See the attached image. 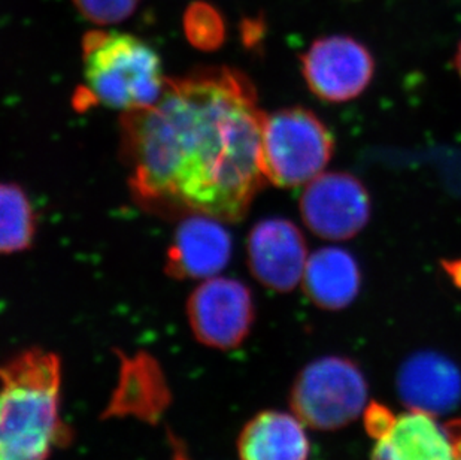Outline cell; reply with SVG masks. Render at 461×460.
<instances>
[{
  "mask_svg": "<svg viewBox=\"0 0 461 460\" xmlns=\"http://www.w3.org/2000/svg\"><path fill=\"white\" fill-rule=\"evenodd\" d=\"M265 117L240 70L202 68L167 78L156 104L122 114V156L136 202L167 217L240 222L267 181Z\"/></svg>",
  "mask_w": 461,
  "mask_h": 460,
  "instance_id": "obj_1",
  "label": "cell"
},
{
  "mask_svg": "<svg viewBox=\"0 0 461 460\" xmlns=\"http://www.w3.org/2000/svg\"><path fill=\"white\" fill-rule=\"evenodd\" d=\"M61 362L29 348L0 365V460H47L70 443L61 417Z\"/></svg>",
  "mask_w": 461,
  "mask_h": 460,
  "instance_id": "obj_2",
  "label": "cell"
},
{
  "mask_svg": "<svg viewBox=\"0 0 461 460\" xmlns=\"http://www.w3.org/2000/svg\"><path fill=\"white\" fill-rule=\"evenodd\" d=\"M83 70V106L102 105L124 114L156 104L167 84L156 50L122 32L86 33Z\"/></svg>",
  "mask_w": 461,
  "mask_h": 460,
  "instance_id": "obj_3",
  "label": "cell"
},
{
  "mask_svg": "<svg viewBox=\"0 0 461 460\" xmlns=\"http://www.w3.org/2000/svg\"><path fill=\"white\" fill-rule=\"evenodd\" d=\"M335 141L329 127L303 106L266 114L261 133V165L269 183L278 187L308 184L326 170Z\"/></svg>",
  "mask_w": 461,
  "mask_h": 460,
  "instance_id": "obj_4",
  "label": "cell"
},
{
  "mask_svg": "<svg viewBox=\"0 0 461 460\" xmlns=\"http://www.w3.org/2000/svg\"><path fill=\"white\" fill-rule=\"evenodd\" d=\"M367 384L360 369L342 357L309 363L293 387L292 405L306 425L335 430L356 420L367 405Z\"/></svg>",
  "mask_w": 461,
  "mask_h": 460,
  "instance_id": "obj_5",
  "label": "cell"
},
{
  "mask_svg": "<svg viewBox=\"0 0 461 460\" xmlns=\"http://www.w3.org/2000/svg\"><path fill=\"white\" fill-rule=\"evenodd\" d=\"M302 75L318 99L344 104L357 99L375 75L369 48L348 35L322 36L301 57Z\"/></svg>",
  "mask_w": 461,
  "mask_h": 460,
  "instance_id": "obj_6",
  "label": "cell"
},
{
  "mask_svg": "<svg viewBox=\"0 0 461 460\" xmlns=\"http://www.w3.org/2000/svg\"><path fill=\"white\" fill-rule=\"evenodd\" d=\"M254 316L251 291L233 278H208L188 298L190 329L209 348L240 347L253 327Z\"/></svg>",
  "mask_w": 461,
  "mask_h": 460,
  "instance_id": "obj_7",
  "label": "cell"
},
{
  "mask_svg": "<svg viewBox=\"0 0 461 460\" xmlns=\"http://www.w3.org/2000/svg\"><path fill=\"white\" fill-rule=\"evenodd\" d=\"M301 214L313 235L327 241H345L369 223V191L357 177L347 172L320 174L306 184Z\"/></svg>",
  "mask_w": 461,
  "mask_h": 460,
  "instance_id": "obj_8",
  "label": "cell"
},
{
  "mask_svg": "<svg viewBox=\"0 0 461 460\" xmlns=\"http://www.w3.org/2000/svg\"><path fill=\"white\" fill-rule=\"evenodd\" d=\"M376 437L372 460H456L453 437L430 414L413 411L393 417L383 409L367 413Z\"/></svg>",
  "mask_w": 461,
  "mask_h": 460,
  "instance_id": "obj_9",
  "label": "cell"
},
{
  "mask_svg": "<svg viewBox=\"0 0 461 460\" xmlns=\"http://www.w3.org/2000/svg\"><path fill=\"white\" fill-rule=\"evenodd\" d=\"M305 238L285 218H266L249 236V266L257 281L275 291H292L308 262Z\"/></svg>",
  "mask_w": 461,
  "mask_h": 460,
  "instance_id": "obj_10",
  "label": "cell"
},
{
  "mask_svg": "<svg viewBox=\"0 0 461 460\" xmlns=\"http://www.w3.org/2000/svg\"><path fill=\"white\" fill-rule=\"evenodd\" d=\"M231 257V236L222 222L187 216L175 232L166 257V272L176 280L217 277Z\"/></svg>",
  "mask_w": 461,
  "mask_h": 460,
  "instance_id": "obj_11",
  "label": "cell"
},
{
  "mask_svg": "<svg viewBox=\"0 0 461 460\" xmlns=\"http://www.w3.org/2000/svg\"><path fill=\"white\" fill-rule=\"evenodd\" d=\"M397 389L402 400L413 411L439 416L460 402L461 373L447 357L418 353L399 371Z\"/></svg>",
  "mask_w": 461,
  "mask_h": 460,
  "instance_id": "obj_12",
  "label": "cell"
},
{
  "mask_svg": "<svg viewBox=\"0 0 461 460\" xmlns=\"http://www.w3.org/2000/svg\"><path fill=\"white\" fill-rule=\"evenodd\" d=\"M170 393L165 375L153 357L140 353L122 357L117 391L106 416H133L156 421L169 404Z\"/></svg>",
  "mask_w": 461,
  "mask_h": 460,
  "instance_id": "obj_13",
  "label": "cell"
},
{
  "mask_svg": "<svg viewBox=\"0 0 461 460\" xmlns=\"http://www.w3.org/2000/svg\"><path fill=\"white\" fill-rule=\"evenodd\" d=\"M302 282L309 299L320 308L344 309L360 291V266L344 248H320L308 257Z\"/></svg>",
  "mask_w": 461,
  "mask_h": 460,
  "instance_id": "obj_14",
  "label": "cell"
},
{
  "mask_svg": "<svg viewBox=\"0 0 461 460\" xmlns=\"http://www.w3.org/2000/svg\"><path fill=\"white\" fill-rule=\"evenodd\" d=\"M240 460H308L303 421L281 411H263L245 425L238 439Z\"/></svg>",
  "mask_w": 461,
  "mask_h": 460,
  "instance_id": "obj_15",
  "label": "cell"
},
{
  "mask_svg": "<svg viewBox=\"0 0 461 460\" xmlns=\"http://www.w3.org/2000/svg\"><path fill=\"white\" fill-rule=\"evenodd\" d=\"M35 234V211L26 191L17 184L0 183V254L31 248Z\"/></svg>",
  "mask_w": 461,
  "mask_h": 460,
  "instance_id": "obj_16",
  "label": "cell"
},
{
  "mask_svg": "<svg viewBox=\"0 0 461 460\" xmlns=\"http://www.w3.org/2000/svg\"><path fill=\"white\" fill-rule=\"evenodd\" d=\"M184 31L194 47L213 50L220 47L226 38V23L212 5L194 2L184 15Z\"/></svg>",
  "mask_w": 461,
  "mask_h": 460,
  "instance_id": "obj_17",
  "label": "cell"
},
{
  "mask_svg": "<svg viewBox=\"0 0 461 460\" xmlns=\"http://www.w3.org/2000/svg\"><path fill=\"white\" fill-rule=\"evenodd\" d=\"M75 8L88 22L109 26L124 22L135 14L140 0H72Z\"/></svg>",
  "mask_w": 461,
  "mask_h": 460,
  "instance_id": "obj_18",
  "label": "cell"
},
{
  "mask_svg": "<svg viewBox=\"0 0 461 460\" xmlns=\"http://www.w3.org/2000/svg\"><path fill=\"white\" fill-rule=\"evenodd\" d=\"M451 437H453L454 448H456V460H461V421L448 426Z\"/></svg>",
  "mask_w": 461,
  "mask_h": 460,
  "instance_id": "obj_19",
  "label": "cell"
},
{
  "mask_svg": "<svg viewBox=\"0 0 461 460\" xmlns=\"http://www.w3.org/2000/svg\"><path fill=\"white\" fill-rule=\"evenodd\" d=\"M444 268L448 272L449 277L453 278V281L461 287V261L447 263V265H444Z\"/></svg>",
  "mask_w": 461,
  "mask_h": 460,
  "instance_id": "obj_20",
  "label": "cell"
},
{
  "mask_svg": "<svg viewBox=\"0 0 461 460\" xmlns=\"http://www.w3.org/2000/svg\"><path fill=\"white\" fill-rule=\"evenodd\" d=\"M454 66H456V70H457L461 78V41L458 42L457 52H456V57H454Z\"/></svg>",
  "mask_w": 461,
  "mask_h": 460,
  "instance_id": "obj_21",
  "label": "cell"
},
{
  "mask_svg": "<svg viewBox=\"0 0 461 460\" xmlns=\"http://www.w3.org/2000/svg\"><path fill=\"white\" fill-rule=\"evenodd\" d=\"M175 460H187V459H185V457H184L183 455H181V453H178V455H176V456H175Z\"/></svg>",
  "mask_w": 461,
  "mask_h": 460,
  "instance_id": "obj_22",
  "label": "cell"
}]
</instances>
